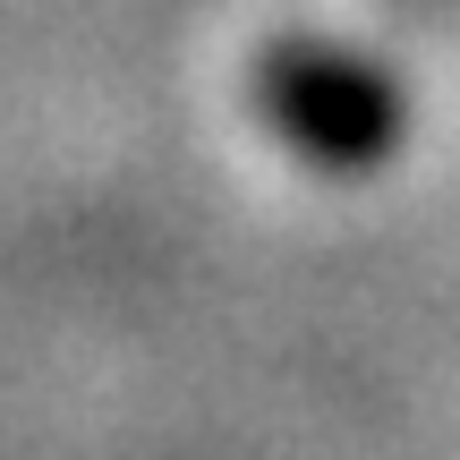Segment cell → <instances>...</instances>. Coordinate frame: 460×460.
I'll use <instances>...</instances> for the list:
<instances>
[{
	"instance_id": "6da1fadb",
	"label": "cell",
	"mask_w": 460,
	"mask_h": 460,
	"mask_svg": "<svg viewBox=\"0 0 460 460\" xmlns=\"http://www.w3.org/2000/svg\"><path fill=\"white\" fill-rule=\"evenodd\" d=\"M256 111L298 163L315 171H376L401 154L410 137V102H401L393 68L358 60L341 43H307V34H281L256 60Z\"/></svg>"
}]
</instances>
